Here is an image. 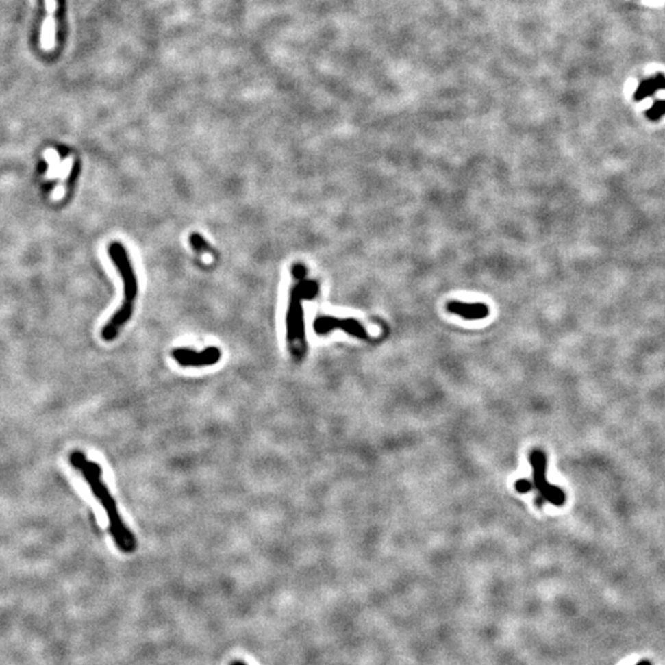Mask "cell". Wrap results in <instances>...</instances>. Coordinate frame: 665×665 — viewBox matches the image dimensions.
<instances>
[{
  "label": "cell",
  "mask_w": 665,
  "mask_h": 665,
  "mask_svg": "<svg viewBox=\"0 0 665 665\" xmlns=\"http://www.w3.org/2000/svg\"><path fill=\"white\" fill-rule=\"evenodd\" d=\"M292 275L294 279H305L307 275V270L302 264H294L292 266Z\"/></svg>",
  "instance_id": "obj_13"
},
{
  "label": "cell",
  "mask_w": 665,
  "mask_h": 665,
  "mask_svg": "<svg viewBox=\"0 0 665 665\" xmlns=\"http://www.w3.org/2000/svg\"><path fill=\"white\" fill-rule=\"evenodd\" d=\"M69 462L75 470L81 472L88 484L92 488V494L100 501L106 512L110 523L111 536L116 543L117 547L123 553H134L137 549V541L129 527L123 524V520L117 510L116 501L110 494V490L103 481V470L100 464L86 460V455L81 451H73L69 456Z\"/></svg>",
  "instance_id": "obj_1"
},
{
  "label": "cell",
  "mask_w": 665,
  "mask_h": 665,
  "mask_svg": "<svg viewBox=\"0 0 665 665\" xmlns=\"http://www.w3.org/2000/svg\"><path fill=\"white\" fill-rule=\"evenodd\" d=\"M636 665H652V663H651V662H648V660H642V662L637 663Z\"/></svg>",
  "instance_id": "obj_14"
},
{
  "label": "cell",
  "mask_w": 665,
  "mask_h": 665,
  "mask_svg": "<svg viewBox=\"0 0 665 665\" xmlns=\"http://www.w3.org/2000/svg\"><path fill=\"white\" fill-rule=\"evenodd\" d=\"M313 329L319 336L328 334L331 330L340 329L347 331L350 336H356V338H360V339H366L367 338L365 328L357 321L351 319V318L339 319V318L329 317V316H322V317H318L313 322Z\"/></svg>",
  "instance_id": "obj_6"
},
{
  "label": "cell",
  "mask_w": 665,
  "mask_h": 665,
  "mask_svg": "<svg viewBox=\"0 0 665 665\" xmlns=\"http://www.w3.org/2000/svg\"><path fill=\"white\" fill-rule=\"evenodd\" d=\"M57 3L55 0H46V8H47V15L43 23L42 35H41V43L43 49H52L55 46V12Z\"/></svg>",
  "instance_id": "obj_8"
},
{
  "label": "cell",
  "mask_w": 665,
  "mask_h": 665,
  "mask_svg": "<svg viewBox=\"0 0 665 665\" xmlns=\"http://www.w3.org/2000/svg\"><path fill=\"white\" fill-rule=\"evenodd\" d=\"M648 118L652 120V121H657L660 120V117H663L665 115V100H662V101H657L655 104L649 109V110L646 112Z\"/></svg>",
  "instance_id": "obj_11"
},
{
  "label": "cell",
  "mask_w": 665,
  "mask_h": 665,
  "mask_svg": "<svg viewBox=\"0 0 665 665\" xmlns=\"http://www.w3.org/2000/svg\"><path fill=\"white\" fill-rule=\"evenodd\" d=\"M450 313L458 314L464 319L476 321L488 317V307L483 303H462V302H449L446 305Z\"/></svg>",
  "instance_id": "obj_7"
},
{
  "label": "cell",
  "mask_w": 665,
  "mask_h": 665,
  "mask_svg": "<svg viewBox=\"0 0 665 665\" xmlns=\"http://www.w3.org/2000/svg\"><path fill=\"white\" fill-rule=\"evenodd\" d=\"M318 285L314 281L299 279L293 285L290 294L286 314L287 345L294 362H301L307 355L303 299H314L317 296Z\"/></svg>",
  "instance_id": "obj_3"
},
{
  "label": "cell",
  "mask_w": 665,
  "mask_h": 665,
  "mask_svg": "<svg viewBox=\"0 0 665 665\" xmlns=\"http://www.w3.org/2000/svg\"><path fill=\"white\" fill-rule=\"evenodd\" d=\"M190 244L192 247V249L199 253V254H202V253H206V251H211V245L208 244V240L202 237L201 234L199 233H192L190 236Z\"/></svg>",
  "instance_id": "obj_10"
},
{
  "label": "cell",
  "mask_w": 665,
  "mask_h": 665,
  "mask_svg": "<svg viewBox=\"0 0 665 665\" xmlns=\"http://www.w3.org/2000/svg\"><path fill=\"white\" fill-rule=\"evenodd\" d=\"M108 251L112 263L116 266L117 271L121 275L123 284V301L121 307L115 312V314L101 330V336L105 342H112L114 339H116L123 325L132 317L134 301L138 293V281L134 274V265L131 263L129 255L121 243H111Z\"/></svg>",
  "instance_id": "obj_2"
},
{
  "label": "cell",
  "mask_w": 665,
  "mask_h": 665,
  "mask_svg": "<svg viewBox=\"0 0 665 665\" xmlns=\"http://www.w3.org/2000/svg\"><path fill=\"white\" fill-rule=\"evenodd\" d=\"M171 355L173 359L184 367L212 366L221 360L222 356L220 349L216 347L205 349L201 353L190 349H175Z\"/></svg>",
  "instance_id": "obj_5"
},
{
  "label": "cell",
  "mask_w": 665,
  "mask_h": 665,
  "mask_svg": "<svg viewBox=\"0 0 665 665\" xmlns=\"http://www.w3.org/2000/svg\"><path fill=\"white\" fill-rule=\"evenodd\" d=\"M660 89H665V78L663 75H658L657 78L644 80L643 83H641L638 89H637V92H636L635 99L637 101H640V100H643L649 95H652L654 92H658Z\"/></svg>",
  "instance_id": "obj_9"
},
{
  "label": "cell",
  "mask_w": 665,
  "mask_h": 665,
  "mask_svg": "<svg viewBox=\"0 0 665 665\" xmlns=\"http://www.w3.org/2000/svg\"><path fill=\"white\" fill-rule=\"evenodd\" d=\"M535 488L534 487V483L527 481V479H519L516 484H515V489L521 493V494H525V493H529L531 492L532 489Z\"/></svg>",
  "instance_id": "obj_12"
},
{
  "label": "cell",
  "mask_w": 665,
  "mask_h": 665,
  "mask_svg": "<svg viewBox=\"0 0 665 665\" xmlns=\"http://www.w3.org/2000/svg\"><path fill=\"white\" fill-rule=\"evenodd\" d=\"M532 470H534V487L538 490L543 501H547L555 507H562L566 501V494L561 488L549 484L546 477L547 460L546 455L540 450H535L530 455Z\"/></svg>",
  "instance_id": "obj_4"
},
{
  "label": "cell",
  "mask_w": 665,
  "mask_h": 665,
  "mask_svg": "<svg viewBox=\"0 0 665 665\" xmlns=\"http://www.w3.org/2000/svg\"><path fill=\"white\" fill-rule=\"evenodd\" d=\"M232 665H245V664L244 663H242V662H234V663H233Z\"/></svg>",
  "instance_id": "obj_15"
}]
</instances>
